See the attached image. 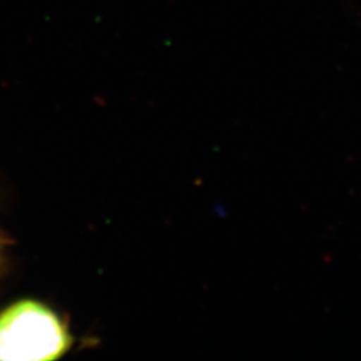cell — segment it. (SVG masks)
<instances>
[{"label": "cell", "mask_w": 361, "mask_h": 361, "mask_svg": "<svg viewBox=\"0 0 361 361\" xmlns=\"http://www.w3.org/2000/svg\"><path fill=\"white\" fill-rule=\"evenodd\" d=\"M73 343L65 322L37 300H19L0 310V361H51Z\"/></svg>", "instance_id": "obj_1"}]
</instances>
